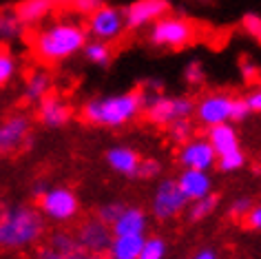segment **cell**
Wrapping results in <instances>:
<instances>
[{"mask_svg": "<svg viewBox=\"0 0 261 259\" xmlns=\"http://www.w3.org/2000/svg\"><path fill=\"white\" fill-rule=\"evenodd\" d=\"M0 211H3V202H0Z\"/></svg>", "mask_w": 261, "mask_h": 259, "instance_id": "43", "label": "cell"}, {"mask_svg": "<svg viewBox=\"0 0 261 259\" xmlns=\"http://www.w3.org/2000/svg\"><path fill=\"white\" fill-rule=\"evenodd\" d=\"M206 140L211 142L213 151L217 153V158L221 155H228L232 151H239V135H237V128H234L230 122L226 124H217V126H211L208 128V135Z\"/></svg>", "mask_w": 261, "mask_h": 259, "instance_id": "18", "label": "cell"}, {"mask_svg": "<svg viewBox=\"0 0 261 259\" xmlns=\"http://www.w3.org/2000/svg\"><path fill=\"white\" fill-rule=\"evenodd\" d=\"M47 191H49V184H47V182H42V179H40V182H36L34 186H31V195L38 197V199H40Z\"/></svg>", "mask_w": 261, "mask_h": 259, "instance_id": "40", "label": "cell"}, {"mask_svg": "<svg viewBox=\"0 0 261 259\" xmlns=\"http://www.w3.org/2000/svg\"><path fill=\"white\" fill-rule=\"evenodd\" d=\"M171 14V3L168 0H133L124 7V18H126L128 31L148 29L160 18Z\"/></svg>", "mask_w": 261, "mask_h": 259, "instance_id": "10", "label": "cell"}, {"mask_svg": "<svg viewBox=\"0 0 261 259\" xmlns=\"http://www.w3.org/2000/svg\"><path fill=\"white\" fill-rule=\"evenodd\" d=\"M71 118H73V109L60 95H47L44 100L38 102V120L42 122V126L62 128L69 124Z\"/></svg>", "mask_w": 261, "mask_h": 259, "instance_id": "14", "label": "cell"}, {"mask_svg": "<svg viewBox=\"0 0 261 259\" xmlns=\"http://www.w3.org/2000/svg\"><path fill=\"white\" fill-rule=\"evenodd\" d=\"M244 100H246L248 109H250V113H261V89H254V91H250Z\"/></svg>", "mask_w": 261, "mask_h": 259, "instance_id": "38", "label": "cell"}, {"mask_svg": "<svg viewBox=\"0 0 261 259\" xmlns=\"http://www.w3.org/2000/svg\"><path fill=\"white\" fill-rule=\"evenodd\" d=\"M148 224V217L144 209L140 206H126L122 211V215L117 217V222L111 226L113 235H144Z\"/></svg>", "mask_w": 261, "mask_h": 259, "instance_id": "20", "label": "cell"}, {"mask_svg": "<svg viewBox=\"0 0 261 259\" xmlns=\"http://www.w3.org/2000/svg\"><path fill=\"white\" fill-rule=\"evenodd\" d=\"M241 29H244L248 36H252L254 40L261 42V16L259 14L248 11V14L241 16Z\"/></svg>", "mask_w": 261, "mask_h": 259, "instance_id": "33", "label": "cell"}, {"mask_svg": "<svg viewBox=\"0 0 261 259\" xmlns=\"http://www.w3.org/2000/svg\"><path fill=\"white\" fill-rule=\"evenodd\" d=\"M84 29L91 40H102L113 44L117 40H122L126 34V18H124V7H115V5L104 3L100 9L93 11L91 16H87Z\"/></svg>", "mask_w": 261, "mask_h": 259, "instance_id": "6", "label": "cell"}, {"mask_svg": "<svg viewBox=\"0 0 261 259\" xmlns=\"http://www.w3.org/2000/svg\"><path fill=\"white\" fill-rule=\"evenodd\" d=\"M77 246L82 252H91V255H104L109 250L111 242H113V230L109 224L100 222L97 217H91L87 222L80 224V228L75 232Z\"/></svg>", "mask_w": 261, "mask_h": 259, "instance_id": "11", "label": "cell"}, {"mask_svg": "<svg viewBox=\"0 0 261 259\" xmlns=\"http://www.w3.org/2000/svg\"><path fill=\"white\" fill-rule=\"evenodd\" d=\"M16 73H18V58L7 47L0 44V87L9 84Z\"/></svg>", "mask_w": 261, "mask_h": 259, "instance_id": "26", "label": "cell"}, {"mask_svg": "<svg viewBox=\"0 0 261 259\" xmlns=\"http://www.w3.org/2000/svg\"><path fill=\"white\" fill-rule=\"evenodd\" d=\"M184 80L188 87H199V84H204V80H206L204 64L199 60H188L184 67Z\"/></svg>", "mask_w": 261, "mask_h": 259, "instance_id": "32", "label": "cell"}, {"mask_svg": "<svg viewBox=\"0 0 261 259\" xmlns=\"http://www.w3.org/2000/svg\"><path fill=\"white\" fill-rule=\"evenodd\" d=\"M140 160L142 158L138 155V151H133L130 146H111L107 151V164L113 168L117 175L124 177H135Z\"/></svg>", "mask_w": 261, "mask_h": 259, "instance_id": "19", "label": "cell"}, {"mask_svg": "<svg viewBox=\"0 0 261 259\" xmlns=\"http://www.w3.org/2000/svg\"><path fill=\"white\" fill-rule=\"evenodd\" d=\"M144 93V115L155 126H168L177 120H188L195 113V100L188 95Z\"/></svg>", "mask_w": 261, "mask_h": 259, "instance_id": "5", "label": "cell"}, {"mask_svg": "<svg viewBox=\"0 0 261 259\" xmlns=\"http://www.w3.org/2000/svg\"><path fill=\"white\" fill-rule=\"evenodd\" d=\"M232 102H234V95H230V93H224V91L206 93L195 102L193 115H195V120L206 128L226 124V122H232Z\"/></svg>", "mask_w": 261, "mask_h": 259, "instance_id": "7", "label": "cell"}, {"mask_svg": "<svg viewBox=\"0 0 261 259\" xmlns=\"http://www.w3.org/2000/svg\"><path fill=\"white\" fill-rule=\"evenodd\" d=\"M244 222L248 228L261 230V204H252V209L248 211V215L244 217Z\"/></svg>", "mask_w": 261, "mask_h": 259, "instance_id": "36", "label": "cell"}, {"mask_svg": "<svg viewBox=\"0 0 261 259\" xmlns=\"http://www.w3.org/2000/svg\"><path fill=\"white\" fill-rule=\"evenodd\" d=\"M47 224L44 215L31 206H14V209L0 211V248H27L40 242Z\"/></svg>", "mask_w": 261, "mask_h": 259, "instance_id": "3", "label": "cell"}, {"mask_svg": "<svg viewBox=\"0 0 261 259\" xmlns=\"http://www.w3.org/2000/svg\"><path fill=\"white\" fill-rule=\"evenodd\" d=\"M87 40H89V34L84 29V24L62 16L58 20L44 22L31 36V51H34V56L40 62L58 64L82 54Z\"/></svg>", "mask_w": 261, "mask_h": 259, "instance_id": "1", "label": "cell"}, {"mask_svg": "<svg viewBox=\"0 0 261 259\" xmlns=\"http://www.w3.org/2000/svg\"><path fill=\"white\" fill-rule=\"evenodd\" d=\"M31 135V118L24 113L9 115L0 122V155L16 153L29 142Z\"/></svg>", "mask_w": 261, "mask_h": 259, "instance_id": "12", "label": "cell"}, {"mask_svg": "<svg viewBox=\"0 0 261 259\" xmlns=\"http://www.w3.org/2000/svg\"><path fill=\"white\" fill-rule=\"evenodd\" d=\"M124 209H126V204H124V202H107V204H102L100 209H97L95 217L100 219V222H104V224L113 226L117 222V217L122 215Z\"/></svg>", "mask_w": 261, "mask_h": 259, "instance_id": "31", "label": "cell"}, {"mask_svg": "<svg viewBox=\"0 0 261 259\" xmlns=\"http://www.w3.org/2000/svg\"><path fill=\"white\" fill-rule=\"evenodd\" d=\"M51 89H54V77L49 71H31L24 82V100L38 105L40 100L51 95Z\"/></svg>", "mask_w": 261, "mask_h": 259, "instance_id": "22", "label": "cell"}, {"mask_svg": "<svg viewBox=\"0 0 261 259\" xmlns=\"http://www.w3.org/2000/svg\"><path fill=\"white\" fill-rule=\"evenodd\" d=\"M252 199L250 197H237L232 199L230 206H228V215H230L232 219H244L248 215V211L252 209Z\"/></svg>", "mask_w": 261, "mask_h": 259, "instance_id": "35", "label": "cell"}, {"mask_svg": "<svg viewBox=\"0 0 261 259\" xmlns=\"http://www.w3.org/2000/svg\"><path fill=\"white\" fill-rule=\"evenodd\" d=\"M246 164V155L244 151H232V153H228V155H221V158H217V166L221 173H234V171H239L241 166Z\"/></svg>", "mask_w": 261, "mask_h": 259, "instance_id": "30", "label": "cell"}, {"mask_svg": "<svg viewBox=\"0 0 261 259\" xmlns=\"http://www.w3.org/2000/svg\"><path fill=\"white\" fill-rule=\"evenodd\" d=\"M82 255V248L77 246L75 235L58 230L49 237V244L38 252V259H77Z\"/></svg>", "mask_w": 261, "mask_h": 259, "instance_id": "17", "label": "cell"}, {"mask_svg": "<svg viewBox=\"0 0 261 259\" xmlns=\"http://www.w3.org/2000/svg\"><path fill=\"white\" fill-rule=\"evenodd\" d=\"M140 113H144V93L142 89H130L124 93L97 95L82 105L80 115L87 124L120 128L133 122Z\"/></svg>", "mask_w": 261, "mask_h": 259, "instance_id": "2", "label": "cell"}, {"mask_svg": "<svg viewBox=\"0 0 261 259\" xmlns=\"http://www.w3.org/2000/svg\"><path fill=\"white\" fill-rule=\"evenodd\" d=\"M166 250L164 237H146L138 259H166Z\"/></svg>", "mask_w": 261, "mask_h": 259, "instance_id": "28", "label": "cell"}, {"mask_svg": "<svg viewBox=\"0 0 261 259\" xmlns=\"http://www.w3.org/2000/svg\"><path fill=\"white\" fill-rule=\"evenodd\" d=\"M166 133H168V140L181 146L184 142L195 138V124L191 122V118L188 120H177V122H173V124L166 126Z\"/></svg>", "mask_w": 261, "mask_h": 259, "instance_id": "27", "label": "cell"}, {"mask_svg": "<svg viewBox=\"0 0 261 259\" xmlns=\"http://www.w3.org/2000/svg\"><path fill=\"white\" fill-rule=\"evenodd\" d=\"M195 38H197V24L188 20L186 16H177V14H168L164 18H160L146 31L148 44H153L158 49H168V51L184 49L195 42Z\"/></svg>", "mask_w": 261, "mask_h": 259, "instance_id": "4", "label": "cell"}, {"mask_svg": "<svg viewBox=\"0 0 261 259\" xmlns=\"http://www.w3.org/2000/svg\"><path fill=\"white\" fill-rule=\"evenodd\" d=\"M177 162L184 168H195V171H211L217 164V153L213 151L211 142L206 138H191L179 146Z\"/></svg>", "mask_w": 261, "mask_h": 259, "instance_id": "13", "label": "cell"}, {"mask_svg": "<svg viewBox=\"0 0 261 259\" xmlns=\"http://www.w3.org/2000/svg\"><path fill=\"white\" fill-rule=\"evenodd\" d=\"M77 259H104V255H91V252H82Z\"/></svg>", "mask_w": 261, "mask_h": 259, "instance_id": "42", "label": "cell"}, {"mask_svg": "<svg viewBox=\"0 0 261 259\" xmlns=\"http://www.w3.org/2000/svg\"><path fill=\"white\" fill-rule=\"evenodd\" d=\"M217 206H219V197L217 195H206V197H201V199H195V202H188L186 206V219L188 222H193V224H197V222H204L206 217H211L215 211H217Z\"/></svg>", "mask_w": 261, "mask_h": 259, "instance_id": "25", "label": "cell"}, {"mask_svg": "<svg viewBox=\"0 0 261 259\" xmlns=\"http://www.w3.org/2000/svg\"><path fill=\"white\" fill-rule=\"evenodd\" d=\"M199 3H204V0H199Z\"/></svg>", "mask_w": 261, "mask_h": 259, "instance_id": "44", "label": "cell"}, {"mask_svg": "<svg viewBox=\"0 0 261 259\" xmlns=\"http://www.w3.org/2000/svg\"><path fill=\"white\" fill-rule=\"evenodd\" d=\"M193 259H219L217 252H215L213 248H201L199 252H195Z\"/></svg>", "mask_w": 261, "mask_h": 259, "instance_id": "41", "label": "cell"}, {"mask_svg": "<svg viewBox=\"0 0 261 259\" xmlns=\"http://www.w3.org/2000/svg\"><path fill=\"white\" fill-rule=\"evenodd\" d=\"M248 115H250V109H248L244 98H234L232 102V122H244Z\"/></svg>", "mask_w": 261, "mask_h": 259, "instance_id": "37", "label": "cell"}, {"mask_svg": "<svg viewBox=\"0 0 261 259\" xmlns=\"http://www.w3.org/2000/svg\"><path fill=\"white\" fill-rule=\"evenodd\" d=\"M27 27L20 22V18L14 14V9H0V44H9L16 40H22Z\"/></svg>", "mask_w": 261, "mask_h": 259, "instance_id": "23", "label": "cell"}, {"mask_svg": "<svg viewBox=\"0 0 261 259\" xmlns=\"http://www.w3.org/2000/svg\"><path fill=\"white\" fill-rule=\"evenodd\" d=\"M38 202H40V213L54 222H69L80 211V202H77L75 193L67 186H54V189L49 186V191Z\"/></svg>", "mask_w": 261, "mask_h": 259, "instance_id": "9", "label": "cell"}, {"mask_svg": "<svg viewBox=\"0 0 261 259\" xmlns=\"http://www.w3.org/2000/svg\"><path fill=\"white\" fill-rule=\"evenodd\" d=\"M144 235H113L109 246V259H138L144 246Z\"/></svg>", "mask_w": 261, "mask_h": 259, "instance_id": "21", "label": "cell"}, {"mask_svg": "<svg viewBox=\"0 0 261 259\" xmlns=\"http://www.w3.org/2000/svg\"><path fill=\"white\" fill-rule=\"evenodd\" d=\"M257 71H259V67L254 64L252 60H241V73H244V77H252V75H257Z\"/></svg>", "mask_w": 261, "mask_h": 259, "instance_id": "39", "label": "cell"}, {"mask_svg": "<svg viewBox=\"0 0 261 259\" xmlns=\"http://www.w3.org/2000/svg\"><path fill=\"white\" fill-rule=\"evenodd\" d=\"M177 186L188 202H195V199H201L213 193V177L208 175V171L184 168L177 177Z\"/></svg>", "mask_w": 261, "mask_h": 259, "instance_id": "15", "label": "cell"}, {"mask_svg": "<svg viewBox=\"0 0 261 259\" xmlns=\"http://www.w3.org/2000/svg\"><path fill=\"white\" fill-rule=\"evenodd\" d=\"M56 5H58V0H20L11 9L20 18V22L24 27L29 29V27H38V24H42L47 20L56 11Z\"/></svg>", "mask_w": 261, "mask_h": 259, "instance_id": "16", "label": "cell"}, {"mask_svg": "<svg viewBox=\"0 0 261 259\" xmlns=\"http://www.w3.org/2000/svg\"><path fill=\"white\" fill-rule=\"evenodd\" d=\"M82 56L84 60L95 64V67H109L111 62H113V47H111L109 42H102V40H87L82 49Z\"/></svg>", "mask_w": 261, "mask_h": 259, "instance_id": "24", "label": "cell"}, {"mask_svg": "<svg viewBox=\"0 0 261 259\" xmlns=\"http://www.w3.org/2000/svg\"><path fill=\"white\" fill-rule=\"evenodd\" d=\"M186 206H188V199L179 191L177 179H171V177L162 179L153 193V202H151V211L155 219H160V222L175 219L186 211Z\"/></svg>", "mask_w": 261, "mask_h": 259, "instance_id": "8", "label": "cell"}, {"mask_svg": "<svg viewBox=\"0 0 261 259\" xmlns=\"http://www.w3.org/2000/svg\"><path fill=\"white\" fill-rule=\"evenodd\" d=\"M104 5V0H62V7L69 9L75 16H91Z\"/></svg>", "mask_w": 261, "mask_h": 259, "instance_id": "29", "label": "cell"}, {"mask_svg": "<svg viewBox=\"0 0 261 259\" xmlns=\"http://www.w3.org/2000/svg\"><path fill=\"white\" fill-rule=\"evenodd\" d=\"M162 173V164L158 160H153V158H146V160H140V164H138V171H135V177H140V179H153V177H158Z\"/></svg>", "mask_w": 261, "mask_h": 259, "instance_id": "34", "label": "cell"}]
</instances>
